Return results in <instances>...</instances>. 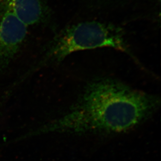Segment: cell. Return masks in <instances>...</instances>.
Listing matches in <instances>:
<instances>
[{
    "instance_id": "cell-1",
    "label": "cell",
    "mask_w": 161,
    "mask_h": 161,
    "mask_svg": "<svg viewBox=\"0 0 161 161\" xmlns=\"http://www.w3.org/2000/svg\"><path fill=\"white\" fill-rule=\"evenodd\" d=\"M160 105L158 96L132 88L115 79H97L86 86L64 114L25 137L125 133L150 119Z\"/></svg>"
},
{
    "instance_id": "cell-2",
    "label": "cell",
    "mask_w": 161,
    "mask_h": 161,
    "mask_svg": "<svg viewBox=\"0 0 161 161\" xmlns=\"http://www.w3.org/2000/svg\"><path fill=\"white\" fill-rule=\"evenodd\" d=\"M105 47L133 56L119 28L96 21L78 23L66 28L54 38L36 67L61 62L76 51Z\"/></svg>"
},
{
    "instance_id": "cell-3",
    "label": "cell",
    "mask_w": 161,
    "mask_h": 161,
    "mask_svg": "<svg viewBox=\"0 0 161 161\" xmlns=\"http://www.w3.org/2000/svg\"><path fill=\"white\" fill-rule=\"evenodd\" d=\"M28 28L11 11L0 6V69H5L22 47Z\"/></svg>"
},
{
    "instance_id": "cell-4",
    "label": "cell",
    "mask_w": 161,
    "mask_h": 161,
    "mask_svg": "<svg viewBox=\"0 0 161 161\" xmlns=\"http://www.w3.org/2000/svg\"><path fill=\"white\" fill-rule=\"evenodd\" d=\"M0 6L11 11L28 28L44 23L50 15L46 0H0Z\"/></svg>"
}]
</instances>
